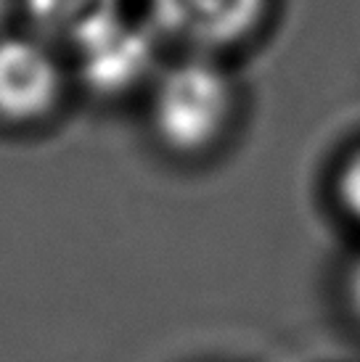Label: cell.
Wrapping results in <instances>:
<instances>
[{"instance_id":"cell-7","label":"cell","mask_w":360,"mask_h":362,"mask_svg":"<svg viewBox=\"0 0 360 362\" xmlns=\"http://www.w3.org/2000/svg\"><path fill=\"white\" fill-rule=\"evenodd\" d=\"M347 302H350L355 317L360 320V259L350 267L347 275Z\"/></svg>"},{"instance_id":"cell-3","label":"cell","mask_w":360,"mask_h":362,"mask_svg":"<svg viewBox=\"0 0 360 362\" xmlns=\"http://www.w3.org/2000/svg\"><path fill=\"white\" fill-rule=\"evenodd\" d=\"M265 8L268 0H151L164 35L204 51L247 40L260 27Z\"/></svg>"},{"instance_id":"cell-5","label":"cell","mask_w":360,"mask_h":362,"mask_svg":"<svg viewBox=\"0 0 360 362\" xmlns=\"http://www.w3.org/2000/svg\"><path fill=\"white\" fill-rule=\"evenodd\" d=\"M24 11L38 40L74 48L103 24L120 19L122 0H24Z\"/></svg>"},{"instance_id":"cell-6","label":"cell","mask_w":360,"mask_h":362,"mask_svg":"<svg viewBox=\"0 0 360 362\" xmlns=\"http://www.w3.org/2000/svg\"><path fill=\"white\" fill-rule=\"evenodd\" d=\"M337 199H339L344 214H350L352 220L360 222V148L344 159L339 175H337Z\"/></svg>"},{"instance_id":"cell-4","label":"cell","mask_w":360,"mask_h":362,"mask_svg":"<svg viewBox=\"0 0 360 362\" xmlns=\"http://www.w3.org/2000/svg\"><path fill=\"white\" fill-rule=\"evenodd\" d=\"M72 51L77 53V69L85 85L109 95L135 88L154 61L151 40L122 16L88 35Z\"/></svg>"},{"instance_id":"cell-1","label":"cell","mask_w":360,"mask_h":362,"mask_svg":"<svg viewBox=\"0 0 360 362\" xmlns=\"http://www.w3.org/2000/svg\"><path fill=\"white\" fill-rule=\"evenodd\" d=\"M154 130L175 153L215 148L233 119V88L207 61H189L170 69L154 90Z\"/></svg>"},{"instance_id":"cell-2","label":"cell","mask_w":360,"mask_h":362,"mask_svg":"<svg viewBox=\"0 0 360 362\" xmlns=\"http://www.w3.org/2000/svg\"><path fill=\"white\" fill-rule=\"evenodd\" d=\"M61 69L50 48L38 37L0 40V119L32 124L59 106Z\"/></svg>"}]
</instances>
